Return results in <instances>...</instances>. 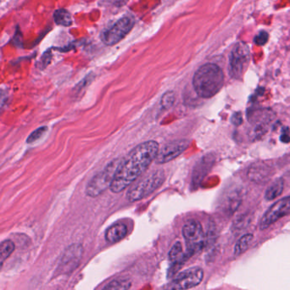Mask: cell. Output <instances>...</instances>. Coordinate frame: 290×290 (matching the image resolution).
<instances>
[{"label": "cell", "mask_w": 290, "mask_h": 290, "mask_svg": "<svg viewBox=\"0 0 290 290\" xmlns=\"http://www.w3.org/2000/svg\"><path fill=\"white\" fill-rule=\"evenodd\" d=\"M159 144L156 141H148L138 144L121 160L111 190L120 193L140 177L150 164L156 160Z\"/></svg>", "instance_id": "1"}, {"label": "cell", "mask_w": 290, "mask_h": 290, "mask_svg": "<svg viewBox=\"0 0 290 290\" xmlns=\"http://www.w3.org/2000/svg\"><path fill=\"white\" fill-rule=\"evenodd\" d=\"M224 74L215 64H206L195 72L193 86L198 95L203 99H209L223 87Z\"/></svg>", "instance_id": "2"}, {"label": "cell", "mask_w": 290, "mask_h": 290, "mask_svg": "<svg viewBox=\"0 0 290 290\" xmlns=\"http://www.w3.org/2000/svg\"><path fill=\"white\" fill-rule=\"evenodd\" d=\"M166 179L163 170H156L147 174L129 189L126 198L130 202H137L148 197L163 184Z\"/></svg>", "instance_id": "3"}, {"label": "cell", "mask_w": 290, "mask_h": 290, "mask_svg": "<svg viewBox=\"0 0 290 290\" xmlns=\"http://www.w3.org/2000/svg\"><path fill=\"white\" fill-rule=\"evenodd\" d=\"M121 160H114L106 166L104 170L97 174L93 179L90 181L86 189V194L89 197L95 198L101 195L103 192L111 189L113 183L117 168L120 165Z\"/></svg>", "instance_id": "4"}, {"label": "cell", "mask_w": 290, "mask_h": 290, "mask_svg": "<svg viewBox=\"0 0 290 290\" xmlns=\"http://www.w3.org/2000/svg\"><path fill=\"white\" fill-rule=\"evenodd\" d=\"M183 235L189 257L203 249L207 244V238L203 227L196 220H189L183 227Z\"/></svg>", "instance_id": "5"}, {"label": "cell", "mask_w": 290, "mask_h": 290, "mask_svg": "<svg viewBox=\"0 0 290 290\" xmlns=\"http://www.w3.org/2000/svg\"><path fill=\"white\" fill-rule=\"evenodd\" d=\"M250 61V52L245 42L235 44L229 59V74L232 78L240 80L243 78Z\"/></svg>", "instance_id": "6"}, {"label": "cell", "mask_w": 290, "mask_h": 290, "mask_svg": "<svg viewBox=\"0 0 290 290\" xmlns=\"http://www.w3.org/2000/svg\"><path fill=\"white\" fill-rule=\"evenodd\" d=\"M133 26L134 20L132 17H123L113 25L111 28L102 33V40L109 46L115 45L127 35Z\"/></svg>", "instance_id": "7"}, {"label": "cell", "mask_w": 290, "mask_h": 290, "mask_svg": "<svg viewBox=\"0 0 290 290\" xmlns=\"http://www.w3.org/2000/svg\"><path fill=\"white\" fill-rule=\"evenodd\" d=\"M290 214V196L283 198L266 210L260 220V228L265 230L276 221Z\"/></svg>", "instance_id": "8"}, {"label": "cell", "mask_w": 290, "mask_h": 290, "mask_svg": "<svg viewBox=\"0 0 290 290\" xmlns=\"http://www.w3.org/2000/svg\"><path fill=\"white\" fill-rule=\"evenodd\" d=\"M83 254V247L79 244H73L66 249L57 271L60 274H69L79 266Z\"/></svg>", "instance_id": "9"}, {"label": "cell", "mask_w": 290, "mask_h": 290, "mask_svg": "<svg viewBox=\"0 0 290 290\" xmlns=\"http://www.w3.org/2000/svg\"><path fill=\"white\" fill-rule=\"evenodd\" d=\"M204 272L201 267H191L183 271L174 279L171 288L181 290H187L196 287L203 281Z\"/></svg>", "instance_id": "10"}, {"label": "cell", "mask_w": 290, "mask_h": 290, "mask_svg": "<svg viewBox=\"0 0 290 290\" xmlns=\"http://www.w3.org/2000/svg\"><path fill=\"white\" fill-rule=\"evenodd\" d=\"M189 141L186 139L175 140L165 144L160 149L156 157L157 164H165L172 161L183 154V151L189 147Z\"/></svg>", "instance_id": "11"}, {"label": "cell", "mask_w": 290, "mask_h": 290, "mask_svg": "<svg viewBox=\"0 0 290 290\" xmlns=\"http://www.w3.org/2000/svg\"><path fill=\"white\" fill-rule=\"evenodd\" d=\"M272 175V170L269 166L261 162H256L252 165L248 172L249 180L256 183H266Z\"/></svg>", "instance_id": "12"}, {"label": "cell", "mask_w": 290, "mask_h": 290, "mask_svg": "<svg viewBox=\"0 0 290 290\" xmlns=\"http://www.w3.org/2000/svg\"><path fill=\"white\" fill-rule=\"evenodd\" d=\"M189 257V254L183 252V246L181 245V243L177 242L171 247L170 252H169V259H170L171 265H172V268L170 269L173 270L172 275L177 272L176 270L180 268V266H183V263L188 260Z\"/></svg>", "instance_id": "13"}, {"label": "cell", "mask_w": 290, "mask_h": 290, "mask_svg": "<svg viewBox=\"0 0 290 290\" xmlns=\"http://www.w3.org/2000/svg\"><path fill=\"white\" fill-rule=\"evenodd\" d=\"M127 234V227L124 223H116L105 232V240L110 244L120 242Z\"/></svg>", "instance_id": "14"}, {"label": "cell", "mask_w": 290, "mask_h": 290, "mask_svg": "<svg viewBox=\"0 0 290 290\" xmlns=\"http://www.w3.org/2000/svg\"><path fill=\"white\" fill-rule=\"evenodd\" d=\"M284 180L282 179V178L275 180L268 187V189H266V194H265V198H266V201H273V200L277 199L278 196L282 195V193L284 191Z\"/></svg>", "instance_id": "15"}, {"label": "cell", "mask_w": 290, "mask_h": 290, "mask_svg": "<svg viewBox=\"0 0 290 290\" xmlns=\"http://www.w3.org/2000/svg\"><path fill=\"white\" fill-rule=\"evenodd\" d=\"M15 244L11 240H4L0 244V270L5 260L11 255L15 250Z\"/></svg>", "instance_id": "16"}, {"label": "cell", "mask_w": 290, "mask_h": 290, "mask_svg": "<svg viewBox=\"0 0 290 290\" xmlns=\"http://www.w3.org/2000/svg\"><path fill=\"white\" fill-rule=\"evenodd\" d=\"M253 238H254L253 235L249 234H246V235L241 237L240 240H238V242L236 243L235 247H234V254L235 255H240L243 253H245L250 246Z\"/></svg>", "instance_id": "17"}, {"label": "cell", "mask_w": 290, "mask_h": 290, "mask_svg": "<svg viewBox=\"0 0 290 290\" xmlns=\"http://www.w3.org/2000/svg\"><path fill=\"white\" fill-rule=\"evenodd\" d=\"M54 21L56 24L69 27L72 24V15L64 9H58L54 14Z\"/></svg>", "instance_id": "18"}, {"label": "cell", "mask_w": 290, "mask_h": 290, "mask_svg": "<svg viewBox=\"0 0 290 290\" xmlns=\"http://www.w3.org/2000/svg\"><path fill=\"white\" fill-rule=\"evenodd\" d=\"M131 286V281L127 279H119L111 282L103 290H128Z\"/></svg>", "instance_id": "19"}, {"label": "cell", "mask_w": 290, "mask_h": 290, "mask_svg": "<svg viewBox=\"0 0 290 290\" xmlns=\"http://www.w3.org/2000/svg\"><path fill=\"white\" fill-rule=\"evenodd\" d=\"M47 131V126H41L39 128L34 130L32 133H31L27 139V143L28 144H33L37 141L39 140L40 138H42V136L44 135L45 132Z\"/></svg>", "instance_id": "20"}, {"label": "cell", "mask_w": 290, "mask_h": 290, "mask_svg": "<svg viewBox=\"0 0 290 290\" xmlns=\"http://www.w3.org/2000/svg\"><path fill=\"white\" fill-rule=\"evenodd\" d=\"M175 99H176V96L172 91H169L167 93H165L164 95L162 96V102H161L162 107L166 110L170 109L174 105Z\"/></svg>", "instance_id": "21"}, {"label": "cell", "mask_w": 290, "mask_h": 290, "mask_svg": "<svg viewBox=\"0 0 290 290\" xmlns=\"http://www.w3.org/2000/svg\"><path fill=\"white\" fill-rule=\"evenodd\" d=\"M268 39H269L268 33L262 31V32H260L256 36L254 37V42L255 44L259 45V46H263L267 42Z\"/></svg>", "instance_id": "22"}, {"label": "cell", "mask_w": 290, "mask_h": 290, "mask_svg": "<svg viewBox=\"0 0 290 290\" xmlns=\"http://www.w3.org/2000/svg\"><path fill=\"white\" fill-rule=\"evenodd\" d=\"M231 122L235 125V126H240L243 123L242 114L240 112H236L233 115V117L231 118Z\"/></svg>", "instance_id": "23"}, {"label": "cell", "mask_w": 290, "mask_h": 290, "mask_svg": "<svg viewBox=\"0 0 290 290\" xmlns=\"http://www.w3.org/2000/svg\"><path fill=\"white\" fill-rule=\"evenodd\" d=\"M280 139H281L282 142L284 143V144H289V143H290V136L288 134L287 132H284L281 135Z\"/></svg>", "instance_id": "24"}, {"label": "cell", "mask_w": 290, "mask_h": 290, "mask_svg": "<svg viewBox=\"0 0 290 290\" xmlns=\"http://www.w3.org/2000/svg\"><path fill=\"white\" fill-rule=\"evenodd\" d=\"M7 96L4 94L3 95V93L2 92H0V109L1 107L3 106V104H4V100L6 99Z\"/></svg>", "instance_id": "25"}, {"label": "cell", "mask_w": 290, "mask_h": 290, "mask_svg": "<svg viewBox=\"0 0 290 290\" xmlns=\"http://www.w3.org/2000/svg\"><path fill=\"white\" fill-rule=\"evenodd\" d=\"M178 290V289H175V288H171V289H170V290Z\"/></svg>", "instance_id": "26"}]
</instances>
